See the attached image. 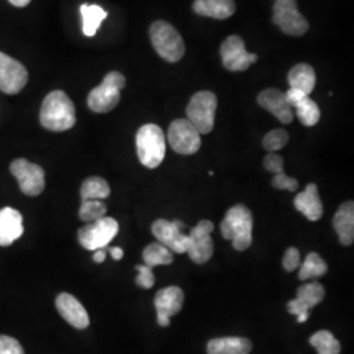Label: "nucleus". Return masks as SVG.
<instances>
[{
    "label": "nucleus",
    "instance_id": "nucleus-1",
    "mask_svg": "<svg viewBox=\"0 0 354 354\" xmlns=\"http://www.w3.org/2000/svg\"><path fill=\"white\" fill-rule=\"evenodd\" d=\"M41 125L50 131H66L75 125V106L64 91H53L41 105Z\"/></svg>",
    "mask_w": 354,
    "mask_h": 354
},
{
    "label": "nucleus",
    "instance_id": "nucleus-2",
    "mask_svg": "<svg viewBox=\"0 0 354 354\" xmlns=\"http://www.w3.org/2000/svg\"><path fill=\"white\" fill-rule=\"evenodd\" d=\"M252 230V213L241 203L232 206L221 223L222 236L232 241V247L236 251H245L251 247Z\"/></svg>",
    "mask_w": 354,
    "mask_h": 354
},
{
    "label": "nucleus",
    "instance_id": "nucleus-3",
    "mask_svg": "<svg viewBox=\"0 0 354 354\" xmlns=\"http://www.w3.org/2000/svg\"><path fill=\"white\" fill-rule=\"evenodd\" d=\"M137 153L145 167L153 169L163 163L165 156V137L163 130L155 124L143 125L137 133Z\"/></svg>",
    "mask_w": 354,
    "mask_h": 354
},
{
    "label": "nucleus",
    "instance_id": "nucleus-4",
    "mask_svg": "<svg viewBox=\"0 0 354 354\" xmlns=\"http://www.w3.org/2000/svg\"><path fill=\"white\" fill-rule=\"evenodd\" d=\"M150 38L155 51L169 64L178 62L185 54L184 41L176 28L165 20L155 21L150 28Z\"/></svg>",
    "mask_w": 354,
    "mask_h": 354
},
{
    "label": "nucleus",
    "instance_id": "nucleus-5",
    "mask_svg": "<svg viewBox=\"0 0 354 354\" xmlns=\"http://www.w3.org/2000/svg\"><path fill=\"white\" fill-rule=\"evenodd\" d=\"M127 86V79L118 71L108 73L102 84L89 92L87 104L95 113H108L113 111L121 99V89Z\"/></svg>",
    "mask_w": 354,
    "mask_h": 354
},
{
    "label": "nucleus",
    "instance_id": "nucleus-6",
    "mask_svg": "<svg viewBox=\"0 0 354 354\" xmlns=\"http://www.w3.org/2000/svg\"><path fill=\"white\" fill-rule=\"evenodd\" d=\"M216 96L210 91L194 93L187 106L188 121L200 134H209L214 127Z\"/></svg>",
    "mask_w": 354,
    "mask_h": 354
},
{
    "label": "nucleus",
    "instance_id": "nucleus-7",
    "mask_svg": "<svg viewBox=\"0 0 354 354\" xmlns=\"http://www.w3.org/2000/svg\"><path fill=\"white\" fill-rule=\"evenodd\" d=\"M118 230L120 226L115 219L104 216L80 228L77 232V241L83 248L88 251H97L105 248L113 241L118 234Z\"/></svg>",
    "mask_w": 354,
    "mask_h": 354
},
{
    "label": "nucleus",
    "instance_id": "nucleus-8",
    "mask_svg": "<svg viewBox=\"0 0 354 354\" xmlns=\"http://www.w3.org/2000/svg\"><path fill=\"white\" fill-rule=\"evenodd\" d=\"M273 23L289 36H304L308 30V23L299 12L297 0H274Z\"/></svg>",
    "mask_w": 354,
    "mask_h": 354
},
{
    "label": "nucleus",
    "instance_id": "nucleus-9",
    "mask_svg": "<svg viewBox=\"0 0 354 354\" xmlns=\"http://www.w3.org/2000/svg\"><path fill=\"white\" fill-rule=\"evenodd\" d=\"M168 142L177 153L193 155L201 147V134L187 118H178L169 125Z\"/></svg>",
    "mask_w": 354,
    "mask_h": 354
},
{
    "label": "nucleus",
    "instance_id": "nucleus-10",
    "mask_svg": "<svg viewBox=\"0 0 354 354\" xmlns=\"http://www.w3.org/2000/svg\"><path fill=\"white\" fill-rule=\"evenodd\" d=\"M183 228H185V225L181 221L158 219L152 223L151 230L158 243L163 244L171 252L187 253L190 238L188 234L183 232Z\"/></svg>",
    "mask_w": 354,
    "mask_h": 354
},
{
    "label": "nucleus",
    "instance_id": "nucleus-11",
    "mask_svg": "<svg viewBox=\"0 0 354 354\" xmlns=\"http://www.w3.org/2000/svg\"><path fill=\"white\" fill-rule=\"evenodd\" d=\"M10 171L26 196L36 197L45 189V172L39 165L30 163L26 159H16L10 165Z\"/></svg>",
    "mask_w": 354,
    "mask_h": 354
},
{
    "label": "nucleus",
    "instance_id": "nucleus-12",
    "mask_svg": "<svg viewBox=\"0 0 354 354\" xmlns=\"http://www.w3.org/2000/svg\"><path fill=\"white\" fill-rule=\"evenodd\" d=\"M213 230V222L203 219L192 228L190 234H188L190 243L187 253L189 254L190 260L196 264H205L212 259L214 253V244L210 234Z\"/></svg>",
    "mask_w": 354,
    "mask_h": 354
},
{
    "label": "nucleus",
    "instance_id": "nucleus-13",
    "mask_svg": "<svg viewBox=\"0 0 354 354\" xmlns=\"http://www.w3.org/2000/svg\"><path fill=\"white\" fill-rule=\"evenodd\" d=\"M221 57L228 71H245L251 64L257 62V55L245 50L243 38L230 36L221 45Z\"/></svg>",
    "mask_w": 354,
    "mask_h": 354
},
{
    "label": "nucleus",
    "instance_id": "nucleus-14",
    "mask_svg": "<svg viewBox=\"0 0 354 354\" xmlns=\"http://www.w3.org/2000/svg\"><path fill=\"white\" fill-rule=\"evenodd\" d=\"M28 83V71L24 64L0 51V91L16 95Z\"/></svg>",
    "mask_w": 354,
    "mask_h": 354
},
{
    "label": "nucleus",
    "instance_id": "nucleus-15",
    "mask_svg": "<svg viewBox=\"0 0 354 354\" xmlns=\"http://www.w3.org/2000/svg\"><path fill=\"white\" fill-rule=\"evenodd\" d=\"M158 323L160 327H168L171 317L181 311L184 304V291L177 286H169L158 291L153 299Z\"/></svg>",
    "mask_w": 354,
    "mask_h": 354
},
{
    "label": "nucleus",
    "instance_id": "nucleus-16",
    "mask_svg": "<svg viewBox=\"0 0 354 354\" xmlns=\"http://www.w3.org/2000/svg\"><path fill=\"white\" fill-rule=\"evenodd\" d=\"M257 102L261 108H264L268 112L273 114L279 122L282 124H290L294 120L292 108L285 97V92L277 88L264 89L259 93Z\"/></svg>",
    "mask_w": 354,
    "mask_h": 354
},
{
    "label": "nucleus",
    "instance_id": "nucleus-17",
    "mask_svg": "<svg viewBox=\"0 0 354 354\" xmlns=\"http://www.w3.org/2000/svg\"><path fill=\"white\" fill-rule=\"evenodd\" d=\"M55 306L61 317L74 328L84 329L88 327V314L83 304H80L74 295L68 292L59 294L55 299Z\"/></svg>",
    "mask_w": 354,
    "mask_h": 354
},
{
    "label": "nucleus",
    "instance_id": "nucleus-18",
    "mask_svg": "<svg viewBox=\"0 0 354 354\" xmlns=\"http://www.w3.org/2000/svg\"><path fill=\"white\" fill-rule=\"evenodd\" d=\"M24 232L23 216L12 207L0 210V245L7 247L17 241Z\"/></svg>",
    "mask_w": 354,
    "mask_h": 354
},
{
    "label": "nucleus",
    "instance_id": "nucleus-19",
    "mask_svg": "<svg viewBox=\"0 0 354 354\" xmlns=\"http://www.w3.org/2000/svg\"><path fill=\"white\" fill-rule=\"evenodd\" d=\"M294 206L308 221H319L323 216V203L319 197L317 184H308L304 192L298 193L294 198Z\"/></svg>",
    "mask_w": 354,
    "mask_h": 354
},
{
    "label": "nucleus",
    "instance_id": "nucleus-20",
    "mask_svg": "<svg viewBox=\"0 0 354 354\" xmlns=\"http://www.w3.org/2000/svg\"><path fill=\"white\" fill-rule=\"evenodd\" d=\"M333 227L344 245H352L354 241V203L346 201L333 216Z\"/></svg>",
    "mask_w": 354,
    "mask_h": 354
},
{
    "label": "nucleus",
    "instance_id": "nucleus-21",
    "mask_svg": "<svg viewBox=\"0 0 354 354\" xmlns=\"http://www.w3.org/2000/svg\"><path fill=\"white\" fill-rule=\"evenodd\" d=\"M236 10L234 0H194L193 11L205 17L225 20L231 17Z\"/></svg>",
    "mask_w": 354,
    "mask_h": 354
},
{
    "label": "nucleus",
    "instance_id": "nucleus-22",
    "mask_svg": "<svg viewBox=\"0 0 354 354\" xmlns=\"http://www.w3.org/2000/svg\"><path fill=\"white\" fill-rule=\"evenodd\" d=\"M252 342L245 337H219L207 342V354H250Z\"/></svg>",
    "mask_w": 354,
    "mask_h": 354
},
{
    "label": "nucleus",
    "instance_id": "nucleus-23",
    "mask_svg": "<svg viewBox=\"0 0 354 354\" xmlns=\"http://www.w3.org/2000/svg\"><path fill=\"white\" fill-rule=\"evenodd\" d=\"M290 88L299 89L307 96L314 91L317 84L315 70L307 64H295L288 75Z\"/></svg>",
    "mask_w": 354,
    "mask_h": 354
},
{
    "label": "nucleus",
    "instance_id": "nucleus-24",
    "mask_svg": "<svg viewBox=\"0 0 354 354\" xmlns=\"http://www.w3.org/2000/svg\"><path fill=\"white\" fill-rule=\"evenodd\" d=\"M80 13L83 17V33L87 37H93L102 21L106 19L108 12L96 4H83L80 7Z\"/></svg>",
    "mask_w": 354,
    "mask_h": 354
},
{
    "label": "nucleus",
    "instance_id": "nucleus-25",
    "mask_svg": "<svg viewBox=\"0 0 354 354\" xmlns=\"http://www.w3.org/2000/svg\"><path fill=\"white\" fill-rule=\"evenodd\" d=\"M80 196L83 201L105 200L111 196V187L102 177H88L82 184Z\"/></svg>",
    "mask_w": 354,
    "mask_h": 354
},
{
    "label": "nucleus",
    "instance_id": "nucleus-26",
    "mask_svg": "<svg viewBox=\"0 0 354 354\" xmlns=\"http://www.w3.org/2000/svg\"><path fill=\"white\" fill-rule=\"evenodd\" d=\"M327 272H328V266L319 256V253H308L304 264L301 266L299 279L307 281V279H319V277H323Z\"/></svg>",
    "mask_w": 354,
    "mask_h": 354
},
{
    "label": "nucleus",
    "instance_id": "nucleus-27",
    "mask_svg": "<svg viewBox=\"0 0 354 354\" xmlns=\"http://www.w3.org/2000/svg\"><path fill=\"white\" fill-rule=\"evenodd\" d=\"M145 264L150 268L169 266L174 261V253L160 243H151L143 251Z\"/></svg>",
    "mask_w": 354,
    "mask_h": 354
},
{
    "label": "nucleus",
    "instance_id": "nucleus-28",
    "mask_svg": "<svg viewBox=\"0 0 354 354\" xmlns=\"http://www.w3.org/2000/svg\"><path fill=\"white\" fill-rule=\"evenodd\" d=\"M310 344L317 351V354H340L342 345L329 330H319L310 337Z\"/></svg>",
    "mask_w": 354,
    "mask_h": 354
},
{
    "label": "nucleus",
    "instance_id": "nucleus-29",
    "mask_svg": "<svg viewBox=\"0 0 354 354\" xmlns=\"http://www.w3.org/2000/svg\"><path fill=\"white\" fill-rule=\"evenodd\" d=\"M295 113L302 125L307 127H315L320 120V109L317 102L311 100L308 96L304 97L295 108Z\"/></svg>",
    "mask_w": 354,
    "mask_h": 354
},
{
    "label": "nucleus",
    "instance_id": "nucleus-30",
    "mask_svg": "<svg viewBox=\"0 0 354 354\" xmlns=\"http://www.w3.org/2000/svg\"><path fill=\"white\" fill-rule=\"evenodd\" d=\"M326 290L323 288L322 283L319 282H311V283H306L302 285L298 292H297V298H299L301 301H304L310 308H314L315 306L320 304L324 299Z\"/></svg>",
    "mask_w": 354,
    "mask_h": 354
},
{
    "label": "nucleus",
    "instance_id": "nucleus-31",
    "mask_svg": "<svg viewBox=\"0 0 354 354\" xmlns=\"http://www.w3.org/2000/svg\"><path fill=\"white\" fill-rule=\"evenodd\" d=\"M105 214H106V206L99 200L83 201L79 209V216L84 222H95L97 219L104 218Z\"/></svg>",
    "mask_w": 354,
    "mask_h": 354
},
{
    "label": "nucleus",
    "instance_id": "nucleus-32",
    "mask_svg": "<svg viewBox=\"0 0 354 354\" xmlns=\"http://www.w3.org/2000/svg\"><path fill=\"white\" fill-rule=\"evenodd\" d=\"M289 142V134L283 129H274L269 131L263 140V146L266 151L276 152L283 149Z\"/></svg>",
    "mask_w": 354,
    "mask_h": 354
},
{
    "label": "nucleus",
    "instance_id": "nucleus-33",
    "mask_svg": "<svg viewBox=\"0 0 354 354\" xmlns=\"http://www.w3.org/2000/svg\"><path fill=\"white\" fill-rule=\"evenodd\" d=\"M272 187L279 190H289V192H295L299 187V183L297 178L288 176L283 172L277 174L272 180Z\"/></svg>",
    "mask_w": 354,
    "mask_h": 354
},
{
    "label": "nucleus",
    "instance_id": "nucleus-34",
    "mask_svg": "<svg viewBox=\"0 0 354 354\" xmlns=\"http://www.w3.org/2000/svg\"><path fill=\"white\" fill-rule=\"evenodd\" d=\"M138 276H137V285L142 289H151L155 283V276L152 272V268L147 266H137Z\"/></svg>",
    "mask_w": 354,
    "mask_h": 354
},
{
    "label": "nucleus",
    "instance_id": "nucleus-35",
    "mask_svg": "<svg viewBox=\"0 0 354 354\" xmlns=\"http://www.w3.org/2000/svg\"><path fill=\"white\" fill-rule=\"evenodd\" d=\"M0 354H24V349L16 339L0 335Z\"/></svg>",
    "mask_w": 354,
    "mask_h": 354
},
{
    "label": "nucleus",
    "instance_id": "nucleus-36",
    "mask_svg": "<svg viewBox=\"0 0 354 354\" xmlns=\"http://www.w3.org/2000/svg\"><path fill=\"white\" fill-rule=\"evenodd\" d=\"M264 167L268 172H272L274 175L282 174L283 172V158L276 152H270L266 155V159H264Z\"/></svg>",
    "mask_w": 354,
    "mask_h": 354
},
{
    "label": "nucleus",
    "instance_id": "nucleus-37",
    "mask_svg": "<svg viewBox=\"0 0 354 354\" xmlns=\"http://www.w3.org/2000/svg\"><path fill=\"white\" fill-rule=\"evenodd\" d=\"M299 266H301V253L297 248L291 247L285 252L282 266L286 272H294Z\"/></svg>",
    "mask_w": 354,
    "mask_h": 354
},
{
    "label": "nucleus",
    "instance_id": "nucleus-38",
    "mask_svg": "<svg viewBox=\"0 0 354 354\" xmlns=\"http://www.w3.org/2000/svg\"><path fill=\"white\" fill-rule=\"evenodd\" d=\"M311 308L304 304V301H301L299 298H295L288 304V311L290 313L291 315H295V317L302 315V314H308Z\"/></svg>",
    "mask_w": 354,
    "mask_h": 354
},
{
    "label": "nucleus",
    "instance_id": "nucleus-39",
    "mask_svg": "<svg viewBox=\"0 0 354 354\" xmlns=\"http://www.w3.org/2000/svg\"><path fill=\"white\" fill-rule=\"evenodd\" d=\"M285 97H286V100L289 102L291 108L294 109L299 102L304 100V97H307V95L299 89L290 88L285 93Z\"/></svg>",
    "mask_w": 354,
    "mask_h": 354
},
{
    "label": "nucleus",
    "instance_id": "nucleus-40",
    "mask_svg": "<svg viewBox=\"0 0 354 354\" xmlns=\"http://www.w3.org/2000/svg\"><path fill=\"white\" fill-rule=\"evenodd\" d=\"M105 257H106V253L104 250H97L93 253V261L97 263V264H102L105 261Z\"/></svg>",
    "mask_w": 354,
    "mask_h": 354
},
{
    "label": "nucleus",
    "instance_id": "nucleus-41",
    "mask_svg": "<svg viewBox=\"0 0 354 354\" xmlns=\"http://www.w3.org/2000/svg\"><path fill=\"white\" fill-rule=\"evenodd\" d=\"M109 253L112 254V257H113L114 260H121L122 257H124V251H122V248H120V247H113V248H111L109 250Z\"/></svg>",
    "mask_w": 354,
    "mask_h": 354
},
{
    "label": "nucleus",
    "instance_id": "nucleus-42",
    "mask_svg": "<svg viewBox=\"0 0 354 354\" xmlns=\"http://www.w3.org/2000/svg\"><path fill=\"white\" fill-rule=\"evenodd\" d=\"M12 6L15 7H19V8H21V7H26L29 3H30V0H8Z\"/></svg>",
    "mask_w": 354,
    "mask_h": 354
},
{
    "label": "nucleus",
    "instance_id": "nucleus-43",
    "mask_svg": "<svg viewBox=\"0 0 354 354\" xmlns=\"http://www.w3.org/2000/svg\"><path fill=\"white\" fill-rule=\"evenodd\" d=\"M308 317H310V314H302V315L297 317V320H298V323H304L308 320Z\"/></svg>",
    "mask_w": 354,
    "mask_h": 354
}]
</instances>
